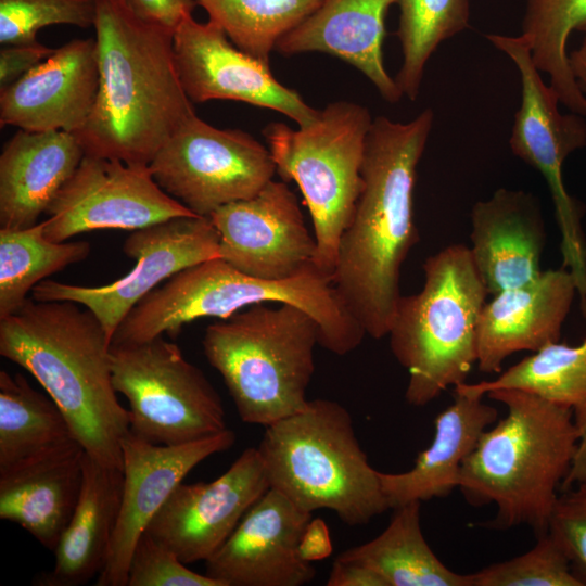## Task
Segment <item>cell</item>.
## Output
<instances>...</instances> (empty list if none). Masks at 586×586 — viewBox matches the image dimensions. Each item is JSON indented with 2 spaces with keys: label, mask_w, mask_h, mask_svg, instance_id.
<instances>
[{
  "label": "cell",
  "mask_w": 586,
  "mask_h": 586,
  "mask_svg": "<svg viewBox=\"0 0 586 586\" xmlns=\"http://www.w3.org/2000/svg\"><path fill=\"white\" fill-rule=\"evenodd\" d=\"M434 123L432 109L408 123L373 118L361 164L362 187L340 239L332 282L366 334L387 336L402 297L400 269L419 240L417 167Z\"/></svg>",
  "instance_id": "1"
},
{
  "label": "cell",
  "mask_w": 586,
  "mask_h": 586,
  "mask_svg": "<svg viewBox=\"0 0 586 586\" xmlns=\"http://www.w3.org/2000/svg\"><path fill=\"white\" fill-rule=\"evenodd\" d=\"M99 88L74 135L85 155L149 165L195 112L176 66L174 30L97 0Z\"/></svg>",
  "instance_id": "2"
},
{
  "label": "cell",
  "mask_w": 586,
  "mask_h": 586,
  "mask_svg": "<svg viewBox=\"0 0 586 586\" xmlns=\"http://www.w3.org/2000/svg\"><path fill=\"white\" fill-rule=\"evenodd\" d=\"M111 342L97 316L72 301L27 298L0 318V355L38 381L86 454L123 471L129 411L113 385Z\"/></svg>",
  "instance_id": "3"
},
{
  "label": "cell",
  "mask_w": 586,
  "mask_h": 586,
  "mask_svg": "<svg viewBox=\"0 0 586 586\" xmlns=\"http://www.w3.org/2000/svg\"><path fill=\"white\" fill-rule=\"evenodd\" d=\"M486 396L504 404L507 413L482 433L463 462L458 488L471 506H496L491 527L525 525L543 535L581 429L570 409L532 393L504 388Z\"/></svg>",
  "instance_id": "4"
},
{
  "label": "cell",
  "mask_w": 586,
  "mask_h": 586,
  "mask_svg": "<svg viewBox=\"0 0 586 586\" xmlns=\"http://www.w3.org/2000/svg\"><path fill=\"white\" fill-rule=\"evenodd\" d=\"M277 302L308 313L318 323L319 345L343 356L357 348L364 329L351 315L332 277L317 266L298 275L269 280L243 273L220 257L190 266L163 282L128 313V335L143 342L168 333L202 317L227 319L247 306Z\"/></svg>",
  "instance_id": "5"
},
{
  "label": "cell",
  "mask_w": 586,
  "mask_h": 586,
  "mask_svg": "<svg viewBox=\"0 0 586 586\" xmlns=\"http://www.w3.org/2000/svg\"><path fill=\"white\" fill-rule=\"evenodd\" d=\"M269 487L300 509H329L348 525H362L390 506L356 436L348 410L326 398L308 399L267 426L259 445Z\"/></svg>",
  "instance_id": "6"
},
{
  "label": "cell",
  "mask_w": 586,
  "mask_h": 586,
  "mask_svg": "<svg viewBox=\"0 0 586 586\" xmlns=\"http://www.w3.org/2000/svg\"><path fill=\"white\" fill-rule=\"evenodd\" d=\"M424 283L402 295L387 336L409 374L408 404L421 407L467 382L477 359L476 334L488 294L470 247L451 244L423 264Z\"/></svg>",
  "instance_id": "7"
},
{
  "label": "cell",
  "mask_w": 586,
  "mask_h": 586,
  "mask_svg": "<svg viewBox=\"0 0 586 586\" xmlns=\"http://www.w3.org/2000/svg\"><path fill=\"white\" fill-rule=\"evenodd\" d=\"M319 328L305 310L281 304L244 308L209 324L203 352L233 399L240 419L267 426L308 400Z\"/></svg>",
  "instance_id": "8"
},
{
  "label": "cell",
  "mask_w": 586,
  "mask_h": 586,
  "mask_svg": "<svg viewBox=\"0 0 586 586\" xmlns=\"http://www.w3.org/2000/svg\"><path fill=\"white\" fill-rule=\"evenodd\" d=\"M372 122L366 106L335 101L307 126L293 129L276 122L263 129L277 173L303 193L317 245L315 264L330 277L361 191V164Z\"/></svg>",
  "instance_id": "9"
},
{
  "label": "cell",
  "mask_w": 586,
  "mask_h": 586,
  "mask_svg": "<svg viewBox=\"0 0 586 586\" xmlns=\"http://www.w3.org/2000/svg\"><path fill=\"white\" fill-rule=\"evenodd\" d=\"M113 385L129 403V431L156 445H181L225 431L221 398L179 346L161 336L111 344Z\"/></svg>",
  "instance_id": "10"
},
{
  "label": "cell",
  "mask_w": 586,
  "mask_h": 586,
  "mask_svg": "<svg viewBox=\"0 0 586 586\" xmlns=\"http://www.w3.org/2000/svg\"><path fill=\"white\" fill-rule=\"evenodd\" d=\"M486 39L507 54L521 79V104L514 115L509 145L512 153L538 170L548 184L561 233L563 268L573 275L586 314V241L581 206L563 182L566 157L586 145L585 116L562 114L560 100L535 66L521 36L488 34Z\"/></svg>",
  "instance_id": "11"
},
{
  "label": "cell",
  "mask_w": 586,
  "mask_h": 586,
  "mask_svg": "<svg viewBox=\"0 0 586 586\" xmlns=\"http://www.w3.org/2000/svg\"><path fill=\"white\" fill-rule=\"evenodd\" d=\"M156 183L196 216L256 195L277 173L269 149L241 129H219L191 115L157 151Z\"/></svg>",
  "instance_id": "12"
},
{
  "label": "cell",
  "mask_w": 586,
  "mask_h": 586,
  "mask_svg": "<svg viewBox=\"0 0 586 586\" xmlns=\"http://www.w3.org/2000/svg\"><path fill=\"white\" fill-rule=\"evenodd\" d=\"M123 251L136 265L118 280L99 286L42 280L33 289V298L85 306L112 340L126 315L145 295L177 272L219 257V235L209 217H174L133 230Z\"/></svg>",
  "instance_id": "13"
},
{
  "label": "cell",
  "mask_w": 586,
  "mask_h": 586,
  "mask_svg": "<svg viewBox=\"0 0 586 586\" xmlns=\"http://www.w3.org/2000/svg\"><path fill=\"white\" fill-rule=\"evenodd\" d=\"M44 235L55 242L97 229L137 230L196 216L167 194L149 165L85 155L46 212Z\"/></svg>",
  "instance_id": "14"
},
{
  "label": "cell",
  "mask_w": 586,
  "mask_h": 586,
  "mask_svg": "<svg viewBox=\"0 0 586 586\" xmlns=\"http://www.w3.org/2000/svg\"><path fill=\"white\" fill-rule=\"evenodd\" d=\"M174 52L182 87L191 102L231 100L284 114L298 127L311 124L320 110L272 75L269 63L238 47L214 22L186 15L174 30Z\"/></svg>",
  "instance_id": "15"
},
{
  "label": "cell",
  "mask_w": 586,
  "mask_h": 586,
  "mask_svg": "<svg viewBox=\"0 0 586 586\" xmlns=\"http://www.w3.org/2000/svg\"><path fill=\"white\" fill-rule=\"evenodd\" d=\"M219 235V257L252 277L282 280L316 266L310 235L296 195L283 181H269L251 199L209 216Z\"/></svg>",
  "instance_id": "16"
},
{
  "label": "cell",
  "mask_w": 586,
  "mask_h": 586,
  "mask_svg": "<svg viewBox=\"0 0 586 586\" xmlns=\"http://www.w3.org/2000/svg\"><path fill=\"white\" fill-rule=\"evenodd\" d=\"M268 488L258 448H246L213 482H181L144 532L174 551L183 563L205 562Z\"/></svg>",
  "instance_id": "17"
},
{
  "label": "cell",
  "mask_w": 586,
  "mask_h": 586,
  "mask_svg": "<svg viewBox=\"0 0 586 586\" xmlns=\"http://www.w3.org/2000/svg\"><path fill=\"white\" fill-rule=\"evenodd\" d=\"M232 430L181 445H156L130 431L122 440L123 493L119 514L98 586H127L132 551L152 518L187 474L209 456L229 449Z\"/></svg>",
  "instance_id": "18"
},
{
  "label": "cell",
  "mask_w": 586,
  "mask_h": 586,
  "mask_svg": "<svg viewBox=\"0 0 586 586\" xmlns=\"http://www.w3.org/2000/svg\"><path fill=\"white\" fill-rule=\"evenodd\" d=\"M311 513L268 488L205 561V574L222 586H303L316 569L300 550Z\"/></svg>",
  "instance_id": "19"
},
{
  "label": "cell",
  "mask_w": 586,
  "mask_h": 586,
  "mask_svg": "<svg viewBox=\"0 0 586 586\" xmlns=\"http://www.w3.org/2000/svg\"><path fill=\"white\" fill-rule=\"evenodd\" d=\"M98 88L95 38L73 39L0 89V124L27 131L75 133L86 123Z\"/></svg>",
  "instance_id": "20"
},
{
  "label": "cell",
  "mask_w": 586,
  "mask_h": 586,
  "mask_svg": "<svg viewBox=\"0 0 586 586\" xmlns=\"http://www.w3.org/2000/svg\"><path fill=\"white\" fill-rule=\"evenodd\" d=\"M576 293L573 275L562 267L495 294L479 319V370L500 373L505 360L514 353L536 352L558 342Z\"/></svg>",
  "instance_id": "21"
},
{
  "label": "cell",
  "mask_w": 586,
  "mask_h": 586,
  "mask_svg": "<svg viewBox=\"0 0 586 586\" xmlns=\"http://www.w3.org/2000/svg\"><path fill=\"white\" fill-rule=\"evenodd\" d=\"M471 256L488 292L535 280L546 242L537 199L523 190L497 189L471 211Z\"/></svg>",
  "instance_id": "22"
},
{
  "label": "cell",
  "mask_w": 586,
  "mask_h": 586,
  "mask_svg": "<svg viewBox=\"0 0 586 586\" xmlns=\"http://www.w3.org/2000/svg\"><path fill=\"white\" fill-rule=\"evenodd\" d=\"M396 0H321L297 26L282 36L275 50L283 55L323 52L361 72L390 103L403 93L385 69V17Z\"/></svg>",
  "instance_id": "23"
},
{
  "label": "cell",
  "mask_w": 586,
  "mask_h": 586,
  "mask_svg": "<svg viewBox=\"0 0 586 586\" xmlns=\"http://www.w3.org/2000/svg\"><path fill=\"white\" fill-rule=\"evenodd\" d=\"M84 156L72 132L20 129L0 155V229L38 224Z\"/></svg>",
  "instance_id": "24"
},
{
  "label": "cell",
  "mask_w": 586,
  "mask_h": 586,
  "mask_svg": "<svg viewBox=\"0 0 586 586\" xmlns=\"http://www.w3.org/2000/svg\"><path fill=\"white\" fill-rule=\"evenodd\" d=\"M497 417V409L483 397L455 393L454 402L436 416L434 437L413 466L399 473L380 472L390 509L443 498L458 488L464 460Z\"/></svg>",
  "instance_id": "25"
},
{
  "label": "cell",
  "mask_w": 586,
  "mask_h": 586,
  "mask_svg": "<svg viewBox=\"0 0 586 586\" xmlns=\"http://www.w3.org/2000/svg\"><path fill=\"white\" fill-rule=\"evenodd\" d=\"M85 453L74 443L0 473V518L54 550L77 506Z\"/></svg>",
  "instance_id": "26"
},
{
  "label": "cell",
  "mask_w": 586,
  "mask_h": 586,
  "mask_svg": "<svg viewBox=\"0 0 586 586\" xmlns=\"http://www.w3.org/2000/svg\"><path fill=\"white\" fill-rule=\"evenodd\" d=\"M124 475L85 453L81 489L54 551V565L38 574V586H80L105 566L117 523Z\"/></svg>",
  "instance_id": "27"
},
{
  "label": "cell",
  "mask_w": 586,
  "mask_h": 586,
  "mask_svg": "<svg viewBox=\"0 0 586 586\" xmlns=\"http://www.w3.org/2000/svg\"><path fill=\"white\" fill-rule=\"evenodd\" d=\"M420 507V501H412L395 508L380 535L337 558L368 569L383 586H472L471 574L448 569L426 543Z\"/></svg>",
  "instance_id": "28"
},
{
  "label": "cell",
  "mask_w": 586,
  "mask_h": 586,
  "mask_svg": "<svg viewBox=\"0 0 586 586\" xmlns=\"http://www.w3.org/2000/svg\"><path fill=\"white\" fill-rule=\"evenodd\" d=\"M74 443L69 423L50 396L22 374L0 371V473Z\"/></svg>",
  "instance_id": "29"
},
{
  "label": "cell",
  "mask_w": 586,
  "mask_h": 586,
  "mask_svg": "<svg viewBox=\"0 0 586 586\" xmlns=\"http://www.w3.org/2000/svg\"><path fill=\"white\" fill-rule=\"evenodd\" d=\"M504 388L532 393L570 409L582 434L586 425V339L577 345L550 343L493 380L464 382L454 391L484 397L492 391Z\"/></svg>",
  "instance_id": "30"
},
{
  "label": "cell",
  "mask_w": 586,
  "mask_h": 586,
  "mask_svg": "<svg viewBox=\"0 0 586 586\" xmlns=\"http://www.w3.org/2000/svg\"><path fill=\"white\" fill-rule=\"evenodd\" d=\"M574 30H586V0H526L521 36L532 59L560 103L572 113L586 116V97L570 67L568 40Z\"/></svg>",
  "instance_id": "31"
},
{
  "label": "cell",
  "mask_w": 586,
  "mask_h": 586,
  "mask_svg": "<svg viewBox=\"0 0 586 586\" xmlns=\"http://www.w3.org/2000/svg\"><path fill=\"white\" fill-rule=\"evenodd\" d=\"M90 251L85 241L49 240L43 221L25 229H0V318L15 313L43 279L82 262Z\"/></svg>",
  "instance_id": "32"
},
{
  "label": "cell",
  "mask_w": 586,
  "mask_h": 586,
  "mask_svg": "<svg viewBox=\"0 0 586 586\" xmlns=\"http://www.w3.org/2000/svg\"><path fill=\"white\" fill-rule=\"evenodd\" d=\"M396 4L403 61L395 81L403 95L415 101L431 55L469 27L470 0H396Z\"/></svg>",
  "instance_id": "33"
},
{
  "label": "cell",
  "mask_w": 586,
  "mask_h": 586,
  "mask_svg": "<svg viewBox=\"0 0 586 586\" xmlns=\"http://www.w3.org/2000/svg\"><path fill=\"white\" fill-rule=\"evenodd\" d=\"M321 0H195L242 51L269 63L279 39Z\"/></svg>",
  "instance_id": "34"
},
{
  "label": "cell",
  "mask_w": 586,
  "mask_h": 586,
  "mask_svg": "<svg viewBox=\"0 0 586 586\" xmlns=\"http://www.w3.org/2000/svg\"><path fill=\"white\" fill-rule=\"evenodd\" d=\"M471 582L472 586H583L568 555L548 532L537 536L525 553L471 573Z\"/></svg>",
  "instance_id": "35"
},
{
  "label": "cell",
  "mask_w": 586,
  "mask_h": 586,
  "mask_svg": "<svg viewBox=\"0 0 586 586\" xmlns=\"http://www.w3.org/2000/svg\"><path fill=\"white\" fill-rule=\"evenodd\" d=\"M97 0H0V43L37 41L51 25L93 27Z\"/></svg>",
  "instance_id": "36"
},
{
  "label": "cell",
  "mask_w": 586,
  "mask_h": 586,
  "mask_svg": "<svg viewBox=\"0 0 586 586\" xmlns=\"http://www.w3.org/2000/svg\"><path fill=\"white\" fill-rule=\"evenodd\" d=\"M127 586H222L206 574L190 570L174 551L146 532L131 555Z\"/></svg>",
  "instance_id": "37"
},
{
  "label": "cell",
  "mask_w": 586,
  "mask_h": 586,
  "mask_svg": "<svg viewBox=\"0 0 586 586\" xmlns=\"http://www.w3.org/2000/svg\"><path fill=\"white\" fill-rule=\"evenodd\" d=\"M547 532L568 555L574 575L586 585V479L558 496Z\"/></svg>",
  "instance_id": "38"
},
{
  "label": "cell",
  "mask_w": 586,
  "mask_h": 586,
  "mask_svg": "<svg viewBox=\"0 0 586 586\" xmlns=\"http://www.w3.org/2000/svg\"><path fill=\"white\" fill-rule=\"evenodd\" d=\"M54 50L38 40L26 43L3 44L0 49V89L20 79L49 58Z\"/></svg>",
  "instance_id": "39"
},
{
  "label": "cell",
  "mask_w": 586,
  "mask_h": 586,
  "mask_svg": "<svg viewBox=\"0 0 586 586\" xmlns=\"http://www.w3.org/2000/svg\"><path fill=\"white\" fill-rule=\"evenodd\" d=\"M137 16L175 30L195 0H116Z\"/></svg>",
  "instance_id": "40"
},
{
  "label": "cell",
  "mask_w": 586,
  "mask_h": 586,
  "mask_svg": "<svg viewBox=\"0 0 586 586\" xmlns=\"http://www.w3.org/2000/svg\"><path fill=\"white\" fill-rule=\"evenodd\" d=\"M328 586H383L381 579L368 569L337 557L333 561Z\"/></svg>",
  "instance_id": "41"
},
{
  "label": "cell",
  "mask_w": 586,
  "mask_h": 586,
  "mask_svg": "<svg viewBox=\"0 0 586 586\" xmlns=\"http://www.w3.org/2000/svg\"><path fill=\"white\" fill-rule=\"evenodd\" d=\"M303 559L313 562L331 553L332 545L328 527L321 519L313 520L306 526L300 545Z\"/></svg>",
  "instance_id": "42"
},
{
  "label": "cell",
  "mask_w": 586,
  "mask_h": 586,
  "mask_svg": "<svg viewBox=\"0 0 586 586\" xmlns=\"http://www.w3.org/2000/svg\"><path fill=\"white\" fill-rule=\"evenodd\" d=\"M586 479V425L582 431L576 455L562 486L569 488Z\"/></svg>",
  "instance_id": "43"
},
{
  "label": "cell",
  "mask_w": 586,
  "mask_h": 586,
  "mask_svg": "<svg viewBox=\"0 0 586 586\" xmlns=\"http://www.w3.org/2000/svg\"><path fill=\"white\" fill-rule=\"evenodd\" d=\"M569 62L577 86L586 97V30L579 47L569 53Z\"/></svg>",
  "instance_id": "44"
}]
</instances>
